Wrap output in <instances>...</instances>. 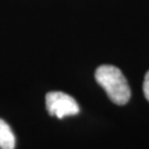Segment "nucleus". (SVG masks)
<instances>
[{"label":"nucleus","instance_id":"obj_4","mask_svg":"<svg viewBox=\"0 0 149 149\" xmlns=\"http://www.w3.org/2000/svg\"><path fill=\"white\" fill-rule=\"evenodd\" d=\"M143 91H144V95L149 102V71L145 75L144 85H143Z\"/></svg>","mask_w":149,"mask_h":149},{"label":"nucleus","instance_id":"obj_3","mask_svg":"<svg viewBox=\"0 0 149 149\" xmlns=\"http://www.w3.org/2000/svg\"><path fill=\"white\" fill-rule=\"evenodd\" d=\"M16 138L10 126L0 119V149H15Z\"/></svg>","mask_w":149,"mask_h":149},{"label":"nucleus","instance_id":"obj_2","mask_svg":"<svg viewBox=\"0 0 149 149\" xmlns=\"http://www.w3.org/2000/svg\"><path fill=\"white\" fill-rule=\"evenodd\" d=\"M45 105L49 114L58 118L73 116L80 113V107L72 96L63 92H50L45 95Z\"/></svg>","mask_w":149,"mask_h":149},{"label":"nucleus","instance_id":"obj_1","mask_svg":"<svg viewBox=\"0 0 149 149\" xmlns=\"http://www.w3.org/2000/svg\"><path fill=\"white\" fill-rule=\"evenodd\" d=\"M95 80L116 105H125L130 98V87L122 71L113 65H101L95 71Z\"/></svg>","mask_w":149,"mask_h":149}]
</instances>
